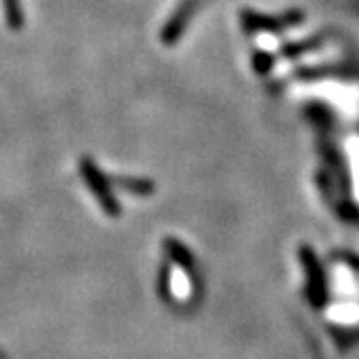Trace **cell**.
<instances>
[{"instance_id":"1","label":"cell","mask_w":359,"mask_h":359,"mask_svg":"<svg viewBox=\"0 0 359 359\" xmlns=\"http://www.w3.org/2000/svg\"><path fill=\"white\" fill-rule=\"evenodd\" d=\"M80 172H82L84 180L88 182L90 190L100 198V202H102L104 208H106L108 212H118L114 198H112L110 188H108V182H106V178L102 176V172L98 170V166H96L92 160L84 158V160L80 162Z\"/></svg>"},{"instance_id":"2","label":"cell","mask_w":359,"mask_h":359,"mask_svg":"<svg viewBox=\"0 0 359 359\" xmlns=\"http://www.w3.org/2000/svg\"><path fill=\"white\" fill-rule=\"evenodd\" d=\"M4 4V18L11 30H20L25 25V13L20 0H2Z\"/></svg>"}]
</instances>
